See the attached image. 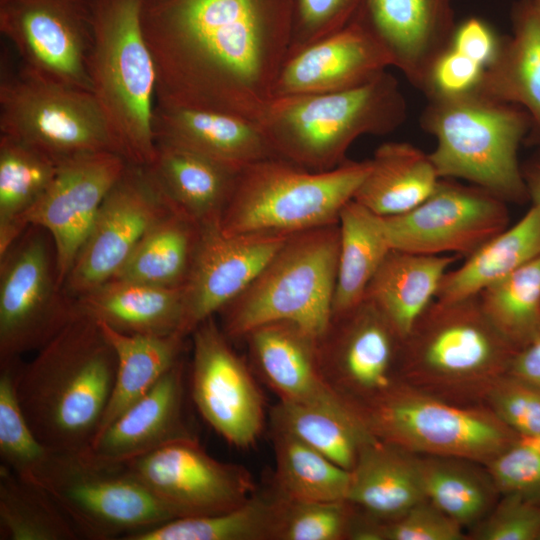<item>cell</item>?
Returning <instances> with one entry per match:
<instances>
[{
	"instance_id": "obj_50",
	"label": "cell",
	"mask_w": 540,
	"mask_h": 540,
	"mask_svg": "<svg viewBox=\"0 0 540 540\" xmlns=\"http://www.w3.org/2000/svg\"><path fill=\"white\" fill-rule=\"evenodd\" d=\"M484 69L479 63L449 46L431 66L422 91L428 98L476 91Z\"/></svg>"
},
{
	"instance_id": "obj_18",
	"label": "cell",
	"mask_w": 540,
	"mask_h": 540,
	"mask_svg": "<svg viewBox=\"0 0 540 540\" xmlns=\"http://www.w3.org/2000/svg\"><path fill=\"white\" fill-rule=\"evenodd\" d=\"M401 337L370 301L332 317L318 338V360L328 386L351 406L380 394L396 380Z\"/></svg>"
},
{
	"instance_id": "obj_39",
	"label": "cell",
	"mask_w": 540,
	"mask_h": 540,
	"mask_svg": "<svg viewBox=\"0 0 540 540\" xmlns=\"http://www.w3.org/2000/svg\"><path fill=\"white\" fill-rule=\"evenodd\" d=\"M424 495L463 527L476 525L494 507L495 488L487 470L481 474L472 461L417 455Z\"/></svg>"
},
{
	"instance_id": "obj_34",
	"label": "cell",
	"mask_w": 540,
	"mask_h": 540,
	"mask_svg": "<svg viewBox=\"0 0 540 540\" xmlns=\"http://www.w3.org/2000/svg\"><path fill=\"white\" fill-rule=\"evenodd\" d=\"M339 256L332 317L358 305L368 284L392 249L382 217L349 201L339 215Z\"/></svg>"
},
{
	"instance_id": "obj_44",
	"label": "cell",
	"mask_w": 540,
	"mask_h": 540,
	"mask_svg": "<svg viewBox=\"0 0 540 540\" xmlns=\"http://www.w3.org/2000/svg\"><path fill=\"white\" fill-rule=\"evenodd\" d=\"M356 514L357 508L347 500L301 501L280 496L274 540L350 539Z\"/></svg>"
},
{
	"instance_id": "obj_21",
	"label": "cell",
	"mask_w": 540,
	"mask_h": 540,
	"mask_svg": "<svg viewBox=\"0 0 540 540\" xmlns=\"http://www.w3.org/2000/svg\"><path fill=\"white\" fill-rule=\"evenodd\" d=\"M354 20L386 48L399 69L423 90L457 24L452 0H363Z\"/></svg>"
},
{
	"instance_id": "obj_29",
	"label": "cell",
	"mask_w": 540,
	"mask_h": 540,
	"mask_svg": "<svg viewBox=\"0 0 540 540\" xmlns=\"http://www.w3.org/2000/svg\"><path fill=\"white\" fill-rule=\"evenodd\" d=\"M350 472L347 501L374 519L392 520L427 500L417 455L374 437L363 445Z\"/></svg>"
},
{
	"instance_id": "obj_33",
	"label": "cell",
	"mask_w": 540,
	"mask_h": 540,
	"mask_svg": "<svg viewBox=\"0 0 540 540\" xmlns=\"http://www.w3.org/2000/svg\"><path fill=\"white\" fill-rule=\"evenodd\" d=\"M97 323L115 352L117 369L96 436L182 359L186 338L179 333L164 336L128 334Z\"/></svg>"
},
{
	"instance_id": "obj_13",
	"label": "cell",
	"mask_w": 540,
	"mask_h": 540,
	"mask_svg": "<svg viewBox=\"0 0 540 540\" xmlns=\"http://www.w3.org/2000/svg\"><path fill=\"white\" fill-rule=\"evenodd\" d=\"M95 0H0V32L27 73L91 92ZM92 93V92H91Z\"/></svg>"
},
{
	"instance_id": "obj_36",
	"label": "cell",
	"mask_w": 540,
	"mask_h": 540,
	"mask_svg": "<svg viewBox=\"0 0 540 540\" xmlns=\"http://www.w3.org/2000/svg\"><path fill=\"white\" fill-rule=\"evenodd\" d=\"M199 237L200 225L172 208L145 233L114 278L167 287L184 286Z\"/></svg>"
},
{
	"instance_id": "obj_49",
	"label": "cell",
	"mask_w": 540,
	"mask_h": 540,
	"mask_svg": "<svg viewBox=\"0 0 540 540\" xmlns=\"http://www.w3.org/2000/svg\"><path fill=\"white\" fill-rule=\"evenodd\" d=\"M463 528L428 500L397 518L381 521L382 540H463Z\"/></svg>"
},
{
	"instance_id": "obj_23",
	"label": "cell",
	"mask_w": 540,
	"mask_h": 540,
	"mask_svg": "<svg viewBox=\"0 0 540 540\" xmlns=\"http://www.w3.org/2000/svg\"><path fill=\"white\" fill-rule=\"evenodd\" d=\"M242 340L255 371L279 401L351 412L322 376L318 338L302 326L270 322L252 329Z\"/></svg>"
},
{
	"instance_id": "obj_52",
	"label": "cell",
	"mask_w": 540,
	"mask_h": 540,
	"mask_svg": "<svg viewBox=\"0 0 540 540\" xmlns=\"http://www.w3.org/2000/svg\"><path fill=\"white\" fill-rule=\"evenodd\" d=\"M508 374L540 388V326L515 352Z\"/></svg>"
},
{
	"instance_id": "obj_8",
	"label": "cell",
	"mask_w": 540,
	"mask_h": 540,
	"mask_svg": "<svg viewBox=\"0 0 540 540\" xmlns=\"http://www.w3.org/2000/svg\"><path fill=\"white\" fill-rule=\"evenodd\" d=\"M370 169V160H345L313 172L281 158L244 166L220 217L226 234H292L338 223Z\"/></svg>"
},
{
	"instance_id": "obj_7",
	"label": "cell",
	"mask_w": 540,
	"mask_h": 540,
	"mask_svg": "<svg viewBox=\"0 0 540 540\" xmlns=\"http://www.w3.org/2000/svg\"><path fill=\"white\" fill-rule=\"evenodd\" d=\"M339 224L289 234L251 284L219 313L229 339L291 321L319 338L332 319Z\"/></svg>"
},
{
	"instance_id": "obj_46",
	"label": "cell",
	"mask_w": 540,
	"mask_h": 540,
	"mask_svg": "<svg viewBox=\"0 0 540 540\" xmlns=\"http://www.w3.org/2000/svg\"><path fill=\"white\" fill-rule=\"evenodd\" d=\"M485 467L499 493L540 501V435H518Z\"/></svg>"
},
{
	"instance_id": "obj_41",
	"label": "cell",
	"mask_w": 540,
	"mask_h": 540,
	"mask_svg": "<svg viewBox=\"0 0 540 540\" xmlns=\"http://www.w3.org/2000/svg\"><path fill=\"white\" fill-rule=\"evenodd\" d=\"M74 526L37 483L0 464V540H78Z\"/></svg>"
},
{
	"instance_id": "obj_30",
	"label": "cell",
	"mask_w": 540,
	"mask_h": 540,
	"mask_svg": "<svg viewBox=\"0 0 540 540\" xmlns=\"http://www.w3.org/2000/svg\"><path fill=\"white\" fill-rule=\"evenodd\" d=\"M458 258L391 249L364 299L378 308L402 339L435 300L443 276Z\"/></svg>"
},
{
	"instance_id": "obj_43",
	"label": "cell",
	"mask_w": 540,
	"mask_h": 540,
	"mask_svg": "<svg viewBox=\"0 0 540 540\" xmlns=\"http://www.w3.org/2000/svg\"><path fill=\"white\" fill-rule=\"evenodd\" d=\"M21 357L0 363V458L1 464L32 480L47 462L51 450L35 435L17 394Z\"/></svg>"
},
{
	"instance_id": "obj_9",
	"label": "cell",
	"mask_w": 540,
	"mask_h": 540,
	"mask_svg": "<svg viewBox=\"0 0 540 540\" xmlns=\"http://www.w3.org/2000/svg\"><path fill=\"white\" fill-rule=\"evenodd\" d=\"M348 408L372 437L414 455L486 466L518 437L485 404L452 403L398 380Z\"/></svg>"
},
{
	"instance_id": "obj_31",
	"label": "cell",
	"mask_w": 540,
	"mask_h": 540,
	"mask_svg": "<svg viewBox=\"0 0 540 540\" xmlns=\"http://www.w3.org/2000/svg\"><path fill=\"white\" fill-rule=\"evenodd\" d=\"M353 200L381 217L406 213L427 199L440 177L430 158L408 142L381 144Z\"/></svg>"
},
{
	"instance_id": "obj_20",
	"label": "cell",
	"mask_w": 540,
	"mask_h": 540,
	"mask_svg": "<svg viewBox=\"0 0 540 540\" xmlns=\"http://www.w3.org/2000/svg\"><path fill=\"white\" fill-rule=\"evenodd\" d=\"M289 235V234H288ZM279 233L226 234L219 221L200 225V237L184 288L182 334L191 335L219 313L256 278L288 236Z\"/></svg>"
},
{
	"instance_id": "obj_22",
	"label": "cell",
	"mask_w": 540,
	"mask_h": 540,
	"mask_svg": "<svg viewBox=\"0 0 540 540\" xmlns=\"http://www.w3.org/2000/svg\"><path fill=\"white\" fill-rule=\"evenodd\" d=\"M393 60L386 48L356 20L286 58L273 98L347 90L372 80Z\"/></svg>"
},
{
	"instance_id": "obj_28",
	"label": "cell",
	"mask_w": 540,
	"mask_h": 540,
	"mask_svg": "<svg viewBox=\"0 0 540 540\" xmlns=\"http://www.w3.org/2000/svg\"><path fill=\"white\" fill-rule=\"evenodd\" d=\"M145 167L168 202L199 225L220 221L241 170L162 143Z\"/></svg>"
},
{
	"instance_id": "obj_35",
	"label": "cell",
	"mask_w": 540,
	"mask_h": 540,
	"mask_svg": "<svg viewBox=\"0 0 540 540\" xmlns=\"http://www.w3.org/2000/svg\"><path fill=\"white\" fill-rule=\"evenodd\" d=\"M60 161L0 134V255L28 227L26 217L53 181Z\"/></svg>"
},
{
	"instance_id": "obj_45",
	"label": "cell",
	"mask_w": 540,
	"mask_h": 540,
	"mask_svg": "<svg viewBox=\"0 0 540 540\" xmlns=\"http://www.w3.org/2000/svg\"><path fill=\"white\" fill-rule=\"evenodd\" d=\"M362 2L291 0V35L286 58L349 25Z\"/></svg>"
},
{
	"instance_id": "obj_24",
	"label": "cell",
	"mask_w": 540,
	"mask_h": 540,
	"mask_svg": "<svg viewBox=\"0 0 540 540\" xmlns=\"http://www.w3.org/2000/svg\"><path fill=\"white\" fill-rule=\"evenodd\" d=\"M184 376L181 359L98 434L88 450L104 460L127 462L172 441L193 437L184 421Z\"/></svg>"
},
{
	"instance_id": "obj_12",
	"label": "cell",
	"mask_w": 540,
	"mask_h": 540,
	"mask_svg": "<svg viewBox=\"0 0 540 540\" xmlns=\"http://www.w3.org/2000/svg\"><path fill=\"white\" fill-rule=\"evenodd\" d=\"M77 313L49 233L29 225L0 255V363L38 350Z\"/></svg>"
},
{
	"instance_id": "obj_10",
	"label": "cell",
	"mask_w": 540,
	"mask_h": 540,
	"mask_svg": "<svg viewBox=\"0 0 540 540\" xmlns=\"http://www.w3.org/2000/svg\"><path fill=\"white\" fill-rule=\"evenodd\" d=\"M30 481L50 495L80 539L125 540L174 519L126 463L101 459L88 449L52 451Z\"/></svg>"
},
{
	"instance_id": "obj_38",
	"label": "cell",
	"mask_w": 540,
	"mask_h": 540,
	"mask_svg": "<svg viewBox=\"0 0 540 540\" xmlns=\"http://www.w3.org/2000/svg\"><path fill=\"white\" fill-rule=\"evenodd\" d=\"M272 429L285 432L351 471L363 445L373 437L351 412L278 401Z\"/></svg>"
},
{
	"instance_id": "obj_48",
	"label": "cell",
	"mask_w": 540,
	"mask_h": 540,
	"mask_svg": "<svg viewBox=\"0 0 540 540\" xmlns=\"http://www.w3.org/2000/svg\"><path fill=\"white\" fill-rule=\"evenodd\" d=\"M539 536L540 501L516 493L504 494L472 533L477 540H538Z\"/></svg>"
},
{
	"instance_id": "obj_14",
	"label": "cell",
	"mask_w": 540,
	"mask_h": 540,
	"mask_svg": "<svg viewBox=\"0 0 540 540\" xmlns=\"http://www.w3.org/2000/svg\"><path fill=\"white\" fill-rule=\"evenodd\" d=\"M124 463L174 519L230 511L257 491L244 466L215 459L194 436Z\"/></svg>"
},
{
	"instance_id": "obj_53",
	"label": "cell",
	"mask_w": 540,
	"mask_h": 540,
	"mask_svg": "<svg viewBox=\"0 0 540 540\" xmlns=\"http://www.w3.org/2000/svg\"><path fill=\"white\" fill-rule=\"evenodd\" d=\"M528 198L540 211V152L522 166Z\"/></svg>"
},
{
	"instance_id": "obj_27",
	"label": "cell",
	"mask_w": 540,
	"mask_h": 540,
	"mask_svg": "<svg viewBox=\"0 0 540 540\" xmlns=\"http://www.w3.org/2000/svg\"><path fill=\"white\" fill-rule=\"evenodd\" d=\"M75 304L80 313L123 333L183 335V286L114 278L75 298Z\"/></svg>"
},
{
	"instance_id": "obj_4",
	"label": "cell",
	"mask_w": 540,
	"mask_h": 540,
	"mask_svg": "<svg viewBox=\"0 0 540 540\" xmlns=\"http://www.w3.org/2000/svg\"><path fill=\"white\" fill-rule=\"evenodd\" d=\"M406 116L398 81L386 70L347 90L273 98L260 125L278 158L324 172L347 160L358 137L388 134Z\"/></svg>"
},
{
	"instance_id": "obj_19",
	"label": "cell",
	"mask_w": 540,
	"mask_h": 540,
	"mask_svg": "<svg viewBox=\"0 0 540 540\" xmlns=\"http://www.w3.org/2000/svg\"><path fill=\"white\" fill-rule=\"evenodd\" d=\"M126 166L127 161L121 155L110 151L65 159L44 195L28 213L27 225L45 229L52 238L63 286L105 197Z\"/></svg>"
},
{
	"instance_id": "obj_25",
	"label": "cell",
	"mask_w": 540,
	"mask_h": 540,
	"mask_svg": "<svg viewBox=\"0 0 540 540\" xmlns=\"http://www.w3.org/2000/svg\"><path fill=\"white\" fill-rule=\"evenodd\" d=\"M153 132L156 144L187 149L236 169L278 158L259 123L232 114L156 104Z\"/></svg>"
},
{
	"instance_id": "obj_42",
	"label": "cell",
	"mask_w": 540,
	"mask_h": 540,
	"mask_svg": "<svg viewBox=\"0 0 540 540\" xmlns=\"http://www.w3.org/2000/svg\"><path fill=\"white\" fill-rule=\"evenodd\" d=\"M493 326L517 350L540 326V254L477 295Z\"/></svg>"
},
{
	"instance_id": "obj_47",
	"label": "cell",
	"mask_w": 540,
	"mask_h": 540,
	"mask_svg": "<svg viewBox=\"0 0 540 540\" xmlns=\"http://www.w3.org/2000/svg\"><path fill=\"white\" fill-rule=\"evenodd\" d=\"M484 404L521 436L540 435V388L510 374L488 392Z\"/></svg>"
},
{
	"instance_id": "obj_37",
	"label": "cell",
	"mask_w": 540,
	"mask_h": 540,
	"mask_svg": "<svg viewBox=\"0 0 540 540\" xmlns=\"http://www.w3.org/2000/svg\"><path fill=\"white\" fill-rule=\"evenodd\" d=\"M280 496L258 490L242 505L223 513L175 518L125 540H274Z\"/></svg>"
},
{
	"instance_id": "obj_17",
	"label": "cell",
	"mask_w": 540,
	"mask_h": 540,
	"mask_svg": "<svg viewBox=\"0 0 540 540\" xmlns=\"http://www.w3.org/2000/svg\"><path fill=\"white\" fill-rule=\"evenodd\" d=\"M192 335L190 390L203 419L231 445L248 448L265 421L262 393L211 316Z\"/></svg>"
},
{
	"instance_id": "obj_26",
	"label": "cell",
	"mask_w": 540,
	"mask_h": 540,
	"mask_svg": "<svg viewBox=\"0 0 540 540\" xmlns=\"http://www.w3.org/2000/svg\"><path fill=\"white\" fill-rule=\"evenodd\" d=\"M511 20L512 35L501 39L477 91L526 110L531 118L526 140L540 145V11L532 0H518Z\"/></svg>"
},
{
	"instance_id": "obj_51",
	"label": "cell",
	"mask_w": 540,
	"mask_h": 540,
	"mask_svg": "<svg viewBox=\"0 0 540 540\" xmlns=\"http://www.w3.org/2000/svg\"><path fill=\"white\" fill-rule=\"evenodd\" d=\"M501 39L486 21L469 17L456 26L450 46L486 68L497 55Z\"/></svg>"
},
{
	"instance_id": "obj_6",
	"label": "cell",
	"mask_w": 540,
	"mask_h": 540,
	"mask_svg": "<svg viewBox=\"0 0 540 540\" xmlns=\"http://www.w3.org/2000/svg\"><path fill=\"white\" fill-rule=\"evenodd\" d=\"M428 99L421 126L436 140L429 155L440 178L465 180L506 202L529 199L518 160L531 129L526 110L477 90Z\"/></svg>"
},
{
	"instance_id": "obj_3",
	"label": "cell",
	"mask_w": 540,
	"mask_h": 540,
	"mask_svg": "<svg viewBox=\"0 0 540 540\" xmlns=\"http://www.w3.org/2000/svg\"><path fill=\"white\" fill-rule=\"evenodd\" d=\"M516 351L489 321L477 296L435 299L401 339L395 377L452 403L484 404Z\"/></svg>"
},
{
	"instance_id": "obj_2",
	"label": "cell",
	"mask_w": 540,
	"mask_h": 540,
	"mask_svg": "<svg viewBox=\"0 0 540 540\" xmlns=\"http://www.w3.org/2000/svg\"><path fill=\"white\" fill-rule=\"evenodd\" d=\"M29 363L17 394L36 437L51 451L90 447L115 382V352L92 318L77 313Z\"/></svg>"
},
{
	"instance_id": "obj_54",
	"label": "cell",
	"mask_w": 540,
	"mask_h": 540,
	"mask_svg": "<svg viewBox=\"0 0 540 540\" xmlns=\"http://www.w3.org/2000/svg\"><path fill=\"white\" fill-rule=\"evenodd\" d=\"M535 4V6L538 8V10L540 11V0H532Z\"/></svg>"
},
{
	"instance_id": "obj_55",
	"label": "cell",
	"mask_w": 540,
	"mask_h": 540,
	"mask_svg": "<svg viewBox=\"0 0 540 540\" xmlns=\"http://www.w3.org/2000/svg\"><path fill=\"white\" fill-rule=\"evenodd\" d=\"M538 540H540V536H539V539H538Z\"/></svg>"
},
{
	"instance_id": "obj_1",
	"label": "cell",
	"mask_w": 540,
	"mask_h": 540,
	"mask_svg": "<svg viewBox=\"0 0 540 540\" xmlns=\"http://www.w3.org/2000/svg\"><path fill=\"white\" fill-rule=\"evenodd\" d=\"M156 104L260 124L291 35V0H142Z\"/></svg>"
},
{
	"instance_id": "obj_40",
	"label": "cell",
	"mask_w": 540,
	"mask_h": 540,
	"mask_svg": "<svg viewBox=\"0 0 540 540\" xmlns=\"http://www.w3.org/2000/svg\"><path fill=\"white\" fill-rule=\"evenodd\" d=\"M273 489L283 498L301 501L347 500L351 472L297 438L273 430Z\"/></svg>"
},
{
	"instance_id": "obj_11",
	"label": "cell",
	"mask_w": 540,
	"mask_h": 540,
	"mask_svg": "<svg viewBox=\"0 0 540 540\" xmlns=\"http://www.w3.org/2000/svg\"><path fill=\"white\" fill-rule=\"evenodd\" d=\"M2 59L0 134L30 144L58 161L95 152L118 154L91 92L35 77Z\"/></svg>"
},
{
	"instance_id": "obj_16",
	"label": "cell",
	"mask_w": 540,
	"mask_h": 540,
	"mask_svg": "<svg viewBox=\"0 0 540 540\" xmlns=\"http://www.w3.org/2000/svg\"><path fill=\"white\" fill-rule=\"evenodd\" d=\"M172 208L147 168L127 163L65 280L66 293L77 298L114 278L145 233Z\"/></svg>"
},
{
	"instance_id": "obj_5",
	"label": "cell",
	"mask_w": 540,
	"mask_h": 540,
	"mask_svg": "<svg viewBox=\"0 0 540 540\" xmlns=\"http://www.w3.org/2000/svg\"><path fill=\"white\" fill-rule=\"evenodd\" d=\"M142 0H95L89 57L91 92L127 163L155 156L157 73L141 23Z\"/></svg>"
},
{
	"instance_id": "obj_15",
	"label": "cell",
	"mask_w": 540,
	"mask_h": 540,
	"mask_svg": "<svg viewBox=\"0 0 540 540\" xmlns=\"http://www.w3.org/2000/svg\"><path fill=\"white\" fill-rule=\"evenodd\" d=\"M382 222L392 249L466 258L508 227L509 213L488 190L441 178L421 204Z\"/></svg>"
},
{
	"instance_id": "obj_32",
	"label": "cell",
	"mask_w": 540,
	"mask_h": 540,
	"mask_svg": "<svg viewBox=\"0 0 540 540\" xmlns=\"http://www.w3.org/2000/svg\"><path fill=\"white\" fill-rule=\"evenodd\" d=\"M540 254V211L532 205L511 227L496 234L442 278L435 299L477 296Z\"/></svg>"
}]
</instances>
